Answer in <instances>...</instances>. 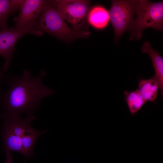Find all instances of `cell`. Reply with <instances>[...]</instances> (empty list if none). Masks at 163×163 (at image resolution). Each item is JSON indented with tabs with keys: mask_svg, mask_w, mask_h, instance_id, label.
<instances>
[{
	"mask_svg": "<svg viewBox=\"0 0 163 163\" xmlns=\"http://www.w3.org/2000/svg\"><path fill=\"white\" fill-rule=\"evenodd\" d=\"M137 0H112L109 12L116 41L129 30L136 14Z\"/></svg>",
	"mask_w": 163,
	"mask_h": 163,
	"instance_id": "obj_5",
	"label": "cell"
},
{
	"mask_svg": "<svg viewBox=\"0 0 163 163\" xmlns=\"http://www.w3.org/2000/svg\"><path fill=\"white\" fill-rule=\"evenodd\" d=\"M158 88L157 82L151 78L148 79H140L137 89L146 102H152L156 100Z\"/></svg>",
	"mask_w": 163,
	"mask_h": 163,
	"instance_id": "obj_11",
	"label": "cell"
},
{
	"mask_svg": "<svg viewBox=\"0 0 163 163\" xmlns=\"http://www.w3.org/2000/svg\"><path fill=\"white\" fill-rule=\"evenodd\" d=\"M11 14L10 0H0V31L8 28L7 19Z\"/></svg>",
	"mask_w": 163,
	"mask_h": 163,
	"instance_id": "obj_13",
	"label": "cell"
},
{
	"mask_svg": "<svg viewBox=\"0 0 163 163\" xmlns=\"http://www.w3.org/2000/svg\"><path fill=\"white\" fill-rule=\"evenodd\" d=\"M46 74L42 70L38 76H33L26 69L21 75L5 74L4 78L8 88L0 101L2 111L1 114H33L43 99L56 92L43 84V78Z\"/></svg>",
	"mask_w": 163,
	"mask_h": 163,
	"instance_id": "obj_1",
	"label": "cell"
},
{
	"mask_svg": "<svg viewBox=\"0 0 163 163\" xmlns=\"http://www.w3.org/2000/svg\"><path fill=\"white\" fill-rule=\"evenodd\" d=\"M5 75L0 67V101L2 95L0 88V84L2 79L4 78Z\"/></svg>",
	"mask_w": 163,
	"mask_h": 163,
	"instance_id": "obj_15",
	"label": "cell"
},
{
	"mask_svg": "<svg viewBox=\"0 0 163 163\" xmlns=\"http://www.w3.org/2000/svg\"><path fill=\"white\" fill-rule=\"evenodd\" d=\"M47 2L44 0H24L19 14L14 18L15 27H35Z\"/></svg>",
	"mask_w": 163,
	"mask_h": 163,
	"instance_id": "obj_7",
	"label": "cell"
},
{
	"mask_svg": "<svg viewBox=\"0 0 163 163\" xmlns=\"http://www.w3.org/2000/svg\"><path fill=\"white\" fill-rule=\"evenodd\" d=\"M51 1L73 29L78 32L87 31V18L89 10V1L56 0Z\"/></svg>",
	"mask_w": 163,
	"mask_h": 163,
	"instance_id": "obj_4",
	"label": "cell"
},
{
	"mask_svg": "<svg viewBox=\"0 0 163 163\" xmlns=\"http://www.w3.org/2000/svg\"><path fill=\"white\" fill-rule=\"evenodd\" d=\"M129 30L130 40H138L142 37L143 30L151 27L162 30L163 28V2H152L137 0L136 14Z\"/></svg>",
	"mask_w": 163,
	"mask_h": 163,
	"instance_id": "obj_3",
	"label": "cell"
},
{
	"mask_svg": "<svg viewBox=\"0 0 163 163\" xmlns=\"http://www.w3.org/2000/svg\"><path fill=\"white\" fill-rule=\"evenodd\" d=\"M24 0H10L12 14L20 9Z\"/></svg>",
	"mask_w": 163,
	"mask_h": 163,
	"instance_id": "obj_14",
	"label": "cell"
},
{
	"mask_svg": "<svg viewBox=\"0 0 163 163\" xmlns=\"http://www.w3.org/2000/svg\"><path fill=\"white\" fill-rule=\"evenodd\" d=\"M87 19L88 24L94 27L103 29L106 27L110 21L109 13L102 6H94L89 10Z\"/></svg>",
	"mask_w": 163,
	"mask_h": 163,
	"instance_id": "obj_9",
	"label": "cell"
},
{
	"mask_svg": "<svg viewBox=\"0 0 163 163\" xmlns=\"http://www.w3.org/2000/svg\"><path fill=\"white\" fill-rule=\"evenodd\" d=\"M43 32L35 27H29L21 28H7L0 31V56L4 59L3 66L4 71L9 68L11 62L15 45L18 40L27 34L37 36L42 35Z\"/></svg>",
	"mask_w": 163,
	"mask_h": 163,
	"instance_id": "obj_6",
	"label": "cell"
},
{
	"mask_svg": "<svg viewBox=\"0 0 163 163\" xmlns=\"http://www.w3.org/2000/svg\"><path fill=\"white\" fill-rule=\"evenodd\" d=\"M142 52L148 54L150 57L155 70V74L151 78L157 83L159 89L163 92V58L157 51L154 50L149 42L146 41L141 49Z\"/></svg>",
	"mask_w": 163,
	"mask_h": 163,
	"instance_id": "obj_8",
	"label": "cell"
},
{
	"mask_svg": "<svg viewBox=\"0 0 163 163\" xmlns=\"http://www.w3.org/2000/svg\"><path fill=\"white\" fill-rule=\"evenodd\" d=\"M125 98L131 115L139 111L146 102L137 89L133 91H125Z\"/></svg>",
	"mask_w": 163,
	"mask_h": 163,
	"instance_id": "obj_12",
	"label": "cell"
},
{
	"mask_svg": "<svg viewBox=\"0 0 163 163\" xmlns=\"http://www.w3.org/2000/svg\"><path fill=\"white\" fill-rule=\"evenodd\" d=\"M35 27L67 43L76 39L87 38L90 34L88 31H77L69 27L51 1H47Z\"/></svg>",
	"mask_w": 163,
	"mask_h": 163,
	"instance_id": "obj_2",
	"label": "cell"
},
{
	"mask_svg": "<svg viewBox=\"0 0 163 163\" xmlns=\"http://www.w3.org/2000/svg\"><path fill=\"white\" fill-rule=\"evenodd\" d=\"M46 132V130L38 131L31 128L21 139V153L26 158L32 156L33 149L36 141L40 136Z\"/></svg>",
	"mask_w": 163,
	"mask_h": 163,
	"instance_id": "obj_10",
	"label": "cell"
}]
</instances>
